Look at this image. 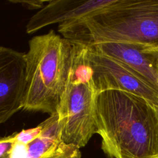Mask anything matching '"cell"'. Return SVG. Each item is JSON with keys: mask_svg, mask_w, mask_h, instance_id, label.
<instances>
[{"mask_svg": "<svg viewBox=\"0 0 158 158\" xmlns=\"http://www.w3.org/2000/svg\"><path fill=\"white\" fill-rule=\"evenodd\" d=\"M58 31L86 47L108 42L158 47V0H115L91 15L59 24Z\"/></svg>", "mask_w": 158, "mask_h": 158, "instance_id": "cell-2", "label": "cell"}, {"mask_svg": "<svg viewBox=\"0 0 158 158\" xmlns=\"http://www.w3.org/2000/svg\"><path fill=\"white\" fill-rule=\"evenodd\" d=\"M48 1H41V0H33V1H9L10 2L20 4L22 6L28 8V9H42L45 5V2H48Z\"/></svg>", "mask_w": 158, "mask_h": 158, "instance_id": "cell-12", "label": "cell"}, {"mask_svg": "<svg viewBox=\"0 0 158 158\" xmlns=\"http://www.w3.org/2000/svg\"><path fill=\"white\" fill-rule=\"evenodd\" d=\"M115 0H55L33 15L26 26L27 33H33L48 25L72 21L91 15Z\"/></svg>", "mask_w": 158, "mask_h": 158, "instance_id": "cell-8", "label": "cell"}, {"mask_svg": "<svg viewBox=\"0 0 158 158\" xmlns=\"http://www.w3.org/2000/svg\"><path fill=\"white\" fill-rule=\"evenodd\" d=\"M14 141L13 134L0 138V158H10Z\"/></svg>", "mask_w": 158, "mask_h": 158, "instance_id": "cell-11", "label": "cell"}, {"mask_svg": "<svg viewBox=\"0 0 158 158\" xmlns=\"http://www.w3.org/2000/svg\"><path fill=\"white\" fill-rule=\"evenodd\" d=\"M41 133L27 144L30 158H81L80 148L61 140V127L57 113L39 124Z\"/></svg>", "mask_w": 158, "mask_h": 158, "instance_id": "cell-9", "label": "cell"}, {"mask_svg": "<svg viewBox=\"0 0 158 158\" xmlns=\"http://www.w3.org/2000/svg\"><path fill=\"white\" fill-rule=\"evenodd\" d=\"M97 94L106 90H120L143 98L158 106V93L120 62L86 48Z\"/></svg>", "mask_w": 158, "mask_h": 158, "instance_id": "cell-5", "label": "cell"}, {"mask_svg": "<svg viewBox=\"0 0 158 158\" xmlns=\"http://www.w3.org/2000/svg\"><path fill=\"white\" fill-rule=\"evenodd\" d=\"M26 71L25 53L0 46V124L23 109Z\"/></svg>", "mask_w": 158, "mask_h": 158, "instance_id": "cell-6", "label": "cell"}, {"mask_svg": "<svg viewBox=\"0 0 158 158\" xmlns=\"http://www.w3.org/2000/svg\"><path fill=\"white\" fill-rule=\"evenodd\" d=\"M41 127L38 125L37 127L28 130H22L20 132L14 133V140L24 144H28L35 139L41 133Z\"/></svg>", "mask_w": 158, "mask_h": 158, "instance_id": "cell-10", "label": "cell"}, {"mask_svg": "<svg viewBox=\"0 0 158 158\" xmlns=\"http://www.w3.org/2000/svg\"><path fill=\"white\" fill-rule=\"evenodd\" d=\"M72 67L57 113L63 143L79 148L85 146L96 133L95 101L97 93L86 48L73 43Z\"/></svg>", "mask_w": 158, "mask_h": 158, "instance_id": "cell-4", "label": "cell"}, {"mask_svg": "<svg viewBox=\"0 0 158 158\" xmlns=\"http://www.w3.org/2000/svg\"><path fill=\"white\" fill-rule=\"evenodd\" d=\"M86 48L120 62L158 93V47L139 43L108 42Z\"/></svg>", "mask_w": 158, "mask_h": 158, "instance_id": "cell-7", "label": "cell"}, {"mask_svg": "<svg viewBox=\"0 0 158 158\" xmlns=\"http://www.w3.org/2000/svg\"><path fill=\"white\" fill-rule=\"evenodd\" d=\"M73 51V43L53 30L29 41V49L25 53L23 110L49 115L57 113L69 80Z\"/></svg>", "mask_w": 158, "mask_h": 158, "instance_id": "cell-3", "label": "cell"}, {"mask_svg": "<svg viewBox=\"0 0 158 158\" xmlns=\"http://www.w3.org/2000/svg\"><path fill=\"white\" fill-rule=\"evenodd\" d=\"M96 133L107 158H158V106L134 94L106 90L95 101Z\"/></svg>", "mask_w": 158, "mask_h": 158, "instance_id": "cell-1", "label": "cell"}]
</instances>
